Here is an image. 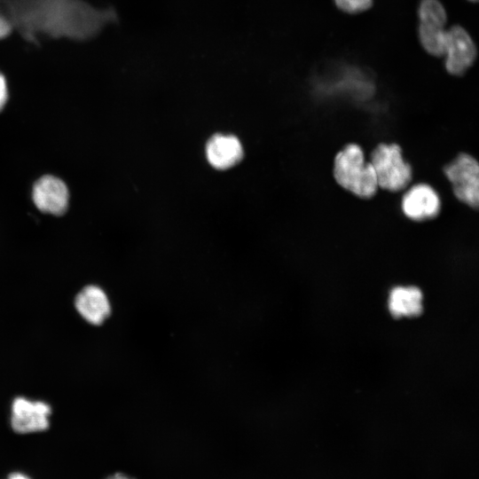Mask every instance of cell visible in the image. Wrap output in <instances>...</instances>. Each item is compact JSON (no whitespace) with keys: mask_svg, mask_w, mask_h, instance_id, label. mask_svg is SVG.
Wrapping results in <instances>:
<instances>
[{"mask_svg":"<svg viewBox=\"0 0 479 479\" xmlns=\"http://www.w3.org/2000/svg\"><path fill=\"white\" fill-rule=\"evenodd\" d=\"M50 414L51 407L46 403L18 397L12 404L11 426L22 434L43 431L49 428Z\"/></svg>","mask_w":479,"mask_h":479,"instance_id":"7","label":"cell"},{"mask_svg":"<svg viewBox=\"0 0 479 479\" xmlns=\"http://www.w3.org/2000/svg\"><path fill=\"white\" fill-rule=\"evenodd\" d=\"M32 197L41 211L60 215L67 208L69 195L63 181L52 176H44L35 184Z\"/></svg>","mask_w":479,"mask_h":479,"instance_id":"8","label":"cell"},{"mask_svg":"<svg viewBox=\"0 0 479 479\" xmlns=\"http://www.w3.org/2000/svg\"><path fill=\"white\" fill-rule=\"evenodd\" d=\"M379 189L399 192L408 187L412 179V169L396 143H381L370 155Z\"/></svg>","mask_w":479,"mask_h":479,"instance_id":"2","label":"cell"},{"mask_svg":"<svg viewBox=\"0 0 479 479\" xmlns=\"http://www.w3.org/2000/svg\"><path fill=\"white\" fill-rule=\"evenodd\" d=\"M423 294L416 287H397L391 290L389 309L396 317H416L423 310Z\"/></svg>","mask_w":479,"mask_h":479,"instance_id":"11","label":"cell"},{"mask_svg":"<svg viewBox=\"0 0 479 479\" xmlns=\"http://www.w3.org/2000/svg\"><path fill=\"white\" fill-rule=\"evenodd\" d=\"M243 155L242 145L233 135H214L206 145L207 160L216 169L224 170L234 167Z\"/></svg>","mask_w":479,"mask_h":479,"instance_id":"9","label":"cell"},{"mask_svg":"<svg viewBox=\"0 0 479 479\" xmlns=\"http://www.w3.org/2000/svg\"><path fill=\"white\" fill-rule=\"evenodd\" d=\"M106 479H134L125 474H122V473H114L111 475H109L108 477H106Z\"/></svg>","mask_w":479,"mask_h":479,"instance_id":"15","label":"cell"},{"mask_svg":"<svg viewBox=\"0 0 479 479\" xmlns=\"http://www.w3.org/2000/svg\"><path fill=\"white\" fill-rule=\"evenodd\" d=\"M476 47L469 34L460 26L447 29L444 52L446 70L462 75L476 59Z\"/></svg>","mask_w":479,"mask_h":479,"instance_id":"5","label":"cell"},{"mask_svg":"<svg viewBox=\"0 0 479 479\" xmlns=\"http://www.w3.org/2000/svg\"><path fill=\"white\" fill-rule=\"evenodd\" d=\"M6 479H30L27 475L20 473V472H14L8 475Z\"/></svg>","mask_w":479,"mask_h":479,"instance_id":"16","label":"cell"},{"mask_svg":"<svg viewBox=\"0 0 479 479\" xmlns=\"http://www.w3.org/2000/svg\"><path fill=\"white\" fill-rule=\"evenodd\" d=\"M401 209L403 214L412 221H426L433 219L439 214L441 200L429 185L416 184L404 193Z\"/></svg>","mask_w":479,"mask_h":479,"instance_id":"6","label":"cell"},{"mask_svg":"<svg viewBox=\"0 0 479 479\" xmlns=\"http://www.w3.org/2000/svg\"><path fill=\"white\" fill-rule=\"evenodd\" d=\"M12 27L10 21L0 14V41L10 35Z\"/></svg>","mask_w":479,"mask_h":479,"instance_id":"13","label":"cell"},{"mask_svg":"<svg viewBox=\"0 0 479 479\" xmlns=\"http://www.w3.org/2000/svg\"><path fill=\"white\" fill-rule=\"evenodd\" d=\"M75 306L79 314L92 325H100L111 311L106 294L96 286L84 287L75 297Z\"/></svg>","mask_w":479,"mask_h":479,"instance_id":"10","label":"cell"},{"mask_svg":"<svg viewBox=\"0 0 479 479\" xmlns=\"http://www.w3.org/2000/svg\"><path fill=\"white\" fill-rule=\"evenodd\" d=\"M419 19V38L422 47L430 55L444 56L447 16L443 4L438 0H421Z\"/></svg>","mask_w":479,"mask_h":479,"instance_id":"4","label":"cell"},{"mask_svg":"<svg viewBox=\"0 0 479 479\" xmlns=\"http://www.w3.org/2000/svg\"><path fill=\"white\" fill-rule=\"evenodd\" d=\"M334 3L342 12L355 14L368 10L373 0H334Z\"/></svg>","mask_w":479,"mask_h":479,"instance_id":"12","label":"cell"},{"mask_svg":"<svg viewBox=\"0 0 479 479\" xmlns=\"http://www.w3.org/2000/svg\"><path fill=\"white\" fill-rule=\"evenodd\" d=\"M333 175L339 186L359 199H371L379 190L372 163L355 143L347 144L336 153Z\"/></svg>","mask_w":479,"mask_h":479,"instance_id":"1","label":"cell"},{"mask_svg":"<svg viewBox=\"0 0 479 479\" xmlns=\"http://www.w3.org/2000/svg\"><path fill=\"white\" fill-rule=\"evenodd\" d=\"M8 98V89L5 77L0 73V110L4 106Z\"/></svg>","mask_w":479,"mask_h":479,"instance_id":"14","label":"cell"},{"mask_svg":"<svg viewBox=\"0 0 479 479\" xmlns=\"http://www.w3.org/2000/svg\"><path fill=\"white\" fill-rule=\"evenodd\" d=\"M444 172L456 198L471 208H479V162L469 154L460 153L446 165Z\"/></svg>","mask_w":479,"mask_h":479,"instance_id":"3","label":"cell"},{"mask_svg":"<svg viewBox=\"0 0 479 479\" xmlns=\"http://www.w3.org/2000/svg\"><path fill=\"white\" fill-rule=\"evenodd\" d=\"M471 2H479V0H469Z\"/></svg>","mask_w":479,"mask_h":479,"instance_id":"17","label":"cell"}]
</instances>
